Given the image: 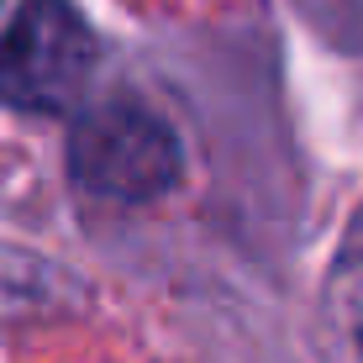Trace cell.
<instances>
[{
	"instance_id": "7a4b0ae2",
	"label": "cell",
	"mask_w": 363,
	"mask_h": 363,
	"mask_svg": "<svg viewBox=\"0 0 363 363\" xmlns=\"http://www.w3.org/2000/svg\"><path fill=\"white\" fill-rule=\"evenodd\" d=\"M69 174L84 195L111 206H143L174 190L179 179V137L143 100H100L74 116Z\"/></svg>"
},
{
	"instance_id": "3957f363",
	"label": "cell",
	"mask_w": 363,
	"mask_h": 363,
	"mask_svg": "<svg viewBox=\"0 0 363 363\" xmlns=\"http://www.w3.org/2000/svg\"><path fill=\"white\" fill-rule=\"evenodd\" d=\"M321 306H327L332 332L353 353H363V206L353 211V221H347L342 242L332 253L327 284H321Z\"/></svg>"
},
{
	"instance_id": "6da1fadb",
	"label": "cell",
	"mask_w": 363,
	"mask_h": 363,
	"mask_svg": "<svg viewBox=\"0 0 363 363\" xmlns=\"http://www.w3.org/2000/svg\"><path fill=\"white\" fill-rule=\"evenodd\" d=\"M100 74V37L69 0H27L0 27V106L21 116H69Z\"/></svg>"
}]
</instances>
